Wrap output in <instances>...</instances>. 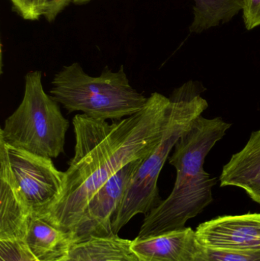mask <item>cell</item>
<instances>
[{
	"label": "cell",
	"instance_id": "obj_1",
	"mask_svg": "<svg viewBox=\"0 0 260 261\" xmlns=\"http://www.w3.org/2000/svg\"><path fill=\"white\" fill-rule=\"evenodd\" d=\"M170 111V99L154 93L143 110L112 123L84 114L74 116V155L65 171L62 196L47 213L70 238L96 192L127 164L146 158L158 145Z\"/></svg>",
	"mask_w": 260,
	"mask_h": 261
},
{
	"label": "cell",
	"instance_id": "obj_2",
	"mask_svg": "<svg viewBox=\"0 0 260 261\" xmlns=\"http://www.w3.org/2000/svg\"><path fill=\"white\" fill-rule=\"evenodd\" d=\"M232 126L221 118L200 116L182 135L169 163L177 170L170 195L147 214L137 239H146L186 228V222L212 203L216 178L205 170V160Z\"/></svg>",
	"mask_w": 260,
	"mask_h": 261
},
{
	"label": "cell",
	"instance_id": "obj_3",
	"mask_svg": "<svg viewBox=\"0 0 260 261\" xmlns=\"http://www.w3.org/2000/svg\"><path fill=\"white\" fill-rule=\"evenodd\" d=\"M205 90L201 83L189 81L172 92L166 129L158 145L142 161L128 185L111 222L114 234L133 217L148 214L162 202L157 187L160 172L177 141L209 107L201 96Z\"/></svg>",
	"mask_w": 260,
	"mask_h": 261
},
{
	"label": "cell",
	"instance_id": "obj_4",
	"mask_svg": "<svg viewBox=\"0 0 260 261\" xmlns=\"http://www.w3.org/2000/svg\"><path fill=\"white\" fill-rule=\"evenodd\" d=\"M50 96L68 113L81 112L93 119L119 121L140 112L148 98L130 84L122 65L108 67L99 76H90L79 63L64 66L53 76Z\"/></svg>",
	"mask_w": 260,
	"mask_h": 261
},
{
	"label": "cell",
	"instance_id": "obj_5",
	"mask_svg": "<svg viewBox=\"0 0 260 261\" xmlns=\"http://www.w3.org/2000/svg\"><path fill=\"white\" fill-rule=\"evenodd\" d=\"M59 102L44 91L42 73L24 76L22 100L0 130V139L16 148L38 156L56 158L64 153L70 123Z\"/></svg>",
	"mask_w": 260,
	"mask_h": 261
},
{
	"label": "cell",
	"instance_id": "obj_6",
	"mask_svg": "<svg viewBox=\"0 0 260 261\" xmlns=\"http://www.w3.org/2000/svg\"><path fill=\"white\" fill-rule=\"evenodd\" d=\"M0 179L12 187L32 215L47 214L61 199L65 172L51 158L16 148L0 139Z\"/></svg>",
	"mask_w": 260,
	"mask_h": 261
},
{
	"label": "cell",
	"instance_id": "obj_7",
	"mask_svg": "<svg viewBox=\"0 0 260 261\" xmlns=\"http://www.w3.org/2000/svg\"><path fill=\"white\" fill-rule=\"evenodd\" d=\"M139 159L127 164L111 176L93 196L80 221L70 234L72 242L91 237H104L114 234L111 222L128 185L145 160Z\"/></svg>",
	"mask_w": 260,
	"mask_h": 261
},
{
	"label": "cell",
	"instance_id": "obj_8",
	"mask_svg": "<svg viewBox=\"0 0 260 261\" xmlns=\"http://www.w3.org/2000/svg\"><path fill=\"white\" fill-rule=\"evenodd\" d=\"M200 245L230 251L260 250V213L225 216L201 224L195 231Z\"/></svg>",
	"mask_w": 260,
	"mask_h": 261
},
{
	"label": "cell",
	"instance_id": "obj_9",
	"mask_svg": "<svg viewBox=\"0 0 260 261\" xmlns=\"http://www.w3.org/2000/svg\"><path fill=\"white\" fill-rule=\"evenodd\" d=\"M198 245L195 231L186 227L154 237L136 238L131 249L140 261H192Z\"/></svg>",
	"mask_w": 260,
	"mask_h": 261
},
{
	"label": "cell",
	"instance_id": "obj_10",
	"mask_svg": "<svg viewBox=\"0 0 260 261\" xmlns=\"http://www.w3.org/2000/svg\"><path fill=\"white\" fill-rule=\"evenodd\" d=\"M24 242L38 260L53 261L66 252L72 241L47 213L31 216Z\"/></svg>",
	"mask_w": 260,
	"mask_h": 261
},
{
	"label": "cell",
	"instance_id": "obj_11",
	"mask_svg": "<svg viewBox=\"0 0 260 261\" xmlns=\"http://www.w3.org/2000/svg\"><path fill=\"white\" fill-rule=\"evenodd\" d=\"M131 243L118 234L91 237L72 242L66 252L53 261H140Z\"/></svg>",
	"mask_w": 260,
	"mask_h": 261
},
{
	"label": "cell",
	"instance_id": "obj_12",
	"mask_svg": "<svg viewBox=\"0 0 260 261\" xmlns=\"http://www.w3.org/2000/svg\"><path fill=\"white\" fill-rule=\"evenodd\" d=\"M31 216L10 185L0 179V241L24 242Z\"/></svg>",
	"mask_w": 260,
	"mask_h": 261
},
{
	"label": "cell",
	"instance_id": "obj_13",
	"mask_svg": "<svg viewBox=\"0 0 260 261\" xmlns=\"http://www.w3.org/2000/svg\"><path fill=\"white\" fill-rule=\"evenodd\" d=\"M260 174V130L253 132L245 147L223 167L221 187H237Z\"/></svg>",
	"mask_w": 260,
	"mask_h": 261
},
{
	"label": "cell",
	"instance_id": "obj_14",
	"mask_svg": "<svg viewBox=\"0 0 260 261\" xmlns=\"http://www.w3.org/2000/svg\"><path fill=\"white\" fill-rule=\"evenodd\" d=\"M193 21L190 32L201 33L228 22L242 11V0H193Z\"/></svg>",
	"mask_w": 260,
	"mask_h": 261
},
{
	"label": "cell",
	"instance_id": "obj_15",
	"mask_svg": "<svg viewBox=\"0 0 260 261\" xmlns=\"http://www.w3.org/2000/svg\"><path fill=\"white\" fill-rule=\"evenodd\" d=\"M192 261H260V250L240 251L214 249L198 243Z\"/></svg>",
	"mask_w": 260,
	"mask_h": 261
},
{
	"label": "cell",
	"instance_id": "obj_16",
	"mask_svg": "<svg viewBox=\"0 0 260 261\" xmlns=\"http://www.w3.org/2000/svg\"><path fill=\"white\" fill-rule=\"evenodd\" d=\"M0 261H39L22 241H0Z\"/></svg>",
	"mask_w": 260,
	"mask_h": 261
},
{
	"label": "cell",
	"instance_id": "obj_17",
	"mask_svg": "<svg viewBox=\"0 0 260 261\" xmlns=\"http://www.w3.org/2000/svg\"><path fill=\"white\" fill-rule=\"evenodd\" d=\"M49 0H10L17 13L27 21H37L44 17Z\"/></svg>",
	"mask_w": 260,
	"mask_h": 261
},
{
	"label": "cell",
	"instance_id": "obj_18",
	"mask_svg": "<svg viewBox=\"0 0 260 261\" xmlns=\"http://www.w3.org/2000/svg\"><path fill=\"white\" fill-rule=\"evenodd\" d=\"M244 24L247 30L260 25V0H242Z\"/></svg>",
	"mask_w": 260,
	"mask_h": 261
},
{
	"label": "cell",
	"instance_id": "obj_19",
	"mask_svg": "<svg viewBox=\"0 0 260 261\" xmlns=\"http://www.w3.org/2000/svg\"><path fill=\"white\" fill-rule=\"evenodd\" d=\"M71 3L73 0H49L44 18L49 22H52Z\"/></svg>",
	"mask_w": 260,
	"mask_h": 261
},
{
	"label": "cell",
	"instance_id": "obj_20",
	"mask_svg": "<svg viewBox=\"0 0 260 261\" xmlns=\"http://www.w3.org/2000/svg\"><path fill=\"white\" fill-rule=\"evenodd\" d=\"M238 187L245 190L249 196L260 205V174L243 182Z\"/></svg>",
	"mask_w": 260,
	"mask_h": 261
},
{
	"label": "cell",
	"instance_id": "obj_21",
	"mask_svg": "<svg viewBox=\"0 0 260 261\" xmlns=\"http://www.w3.org/2000/svg\"><path fill=\"white\" fill-rule=\"evenodd\" d=\"M91 1H93V0H73V3H74L75 5H83Z\"/></svg>",
	"mask_w": 260,
	"mask_h": 261
}]
</instances>
